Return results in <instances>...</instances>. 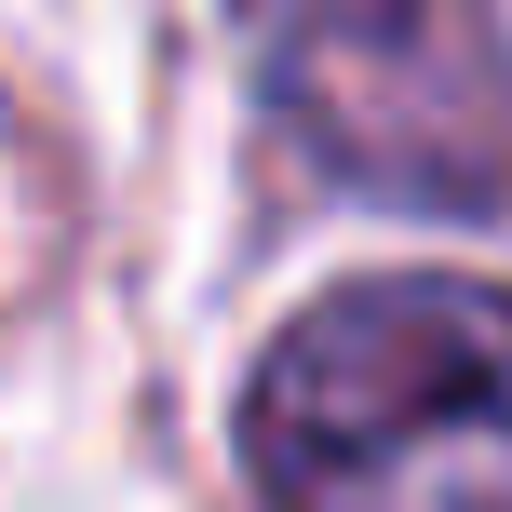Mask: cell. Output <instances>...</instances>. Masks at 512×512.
<instances>
[{
    "instance_id": "cell-2",
    "label": "cell",
    "mask_w": 512,
    "mask_h": 512,
    "mask_svg": "<svg viewBox=\"0 0 512 512\" xmlns=\"http://www.w3.org/2000/svg\"><path fill=\"white\" fill-rule=\"evenodd\" d=\"M270 95L364 189L499 203L512 68L486 0H270Z\"/></svg>"
},
{
    "instance_id": "cell-1",
    "label": "cell",
    "mask_w": 512,
    "mask_h": 512,
    "mask_svg": "<svg viewBox=\"0 0 512 512\" xmlns=\"http://www.w3.org/2000/svg\"><path fill=\"white\" fill-rule=\"evenodd\" d=\"M270 512H512V297L378 270L310 297L243 391Z\"/></svg>"
}]
</instances>
